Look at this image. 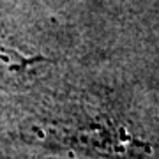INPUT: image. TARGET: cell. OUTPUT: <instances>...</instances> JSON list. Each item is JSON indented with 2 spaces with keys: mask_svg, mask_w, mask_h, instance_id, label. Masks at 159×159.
<instances>
[{
  "mask_svg": "<svg viewBox=\"0 0 159 159\" xmlns=\"http://www.w3.org/2000/svg\"><path fill=\"white\" fill-rule=\"evenodd\" d=\"M44 136L58 147L99 156H129L134 150L145 148V143L124 133V129L97 119L80 120L76 124H57L44 129Z\"/></svg>",
  "mask_w": 159,
  "mask_h": 159,
  "instance_id": "obj_1",
  "label": "cell"
},
{
  "mask_svg": "<svg viewBox=\"0 0 159 159\" xmlns=\"http://www.w3.org/2000/svg\"><path fill=\"white\" fill-rule=\"evenodd\" d=\"M44 62L43 57L27 55L20 50L0 44V89L18 85L20 81L29 78L34 66Z\"/></svg>",
  "mask_w": 159,
  "mask_h": 159,
  "instance_id": "obj_2",
  "label": "cell"
}]
</instances>
